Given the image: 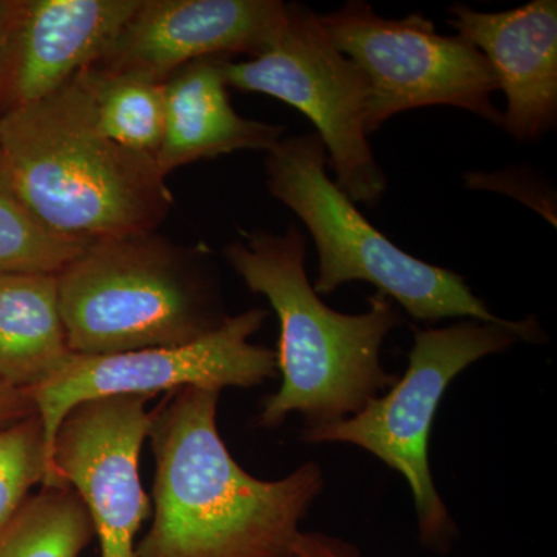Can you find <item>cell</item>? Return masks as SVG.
<instances>
[{
	"mask_svg": "<svg viewBox=\"0 0 557 557\" xmlns=\"http://www.w3.org/2000/svg\"><path fill=\"white\" fill-rule=\"evenodd\" d=\"M13 9L14 0H0V27L10 21Z\"/></svg>",
	"mask_w": 557,
	"mask_h": 557,
	"instance_id": "603a6c76",
	"label": "cell"
},
{
	"mask_svg": "<svg viewBox=\"0 0 557 557\" xmlns=\"http://www.w3.org/2000/svg\"><path fill=\"white\" fill-rule=\"evenodd\" d=\"M146 395H115L75 406L58 428L53 471L89 512L101 557H137V536L150 500L139 479L148 438Z\"/></svg>",
	"mask_w": 557,
	"mask_h": 557,
	"instance_id": "30bf717a",
	"label": "cell"
},
{
	"mask_svg": "<svg viewBox=\"0 0 557 557\" xmlns=\"http://www.w3.org/2000/svg\"><path fill=\"white\" fill-rule=\"evenodd\" d=\"M519 339L536 343V319L480 322L474 319L443 329L413 330L409 368L386 394L364 409L327 426L304 429L306 443H347L368 450L409 483L416 508L418 537L424 547L446 555L457 527L440 497L431 463L432 423L449 384L472 362L507 350Z\"/></svg>",
	"mask_w": 557,
	"mask_h": 557,
	"instance_id": "8992f818",
	"label": "cell"
},
{
	"mask_svg": "<svg viewBox=\"0 0 557 557\" xmlns=\"http://www.w3.org/2000/svg\"><path fill=\"white\" fill-rule=\"evenodd\" d=\"M228 57L194 61L164 83V132L157 163L164 174L237 150L269 152L285 127L249 120L234 110L223 76Z\"/></svg>",
	"mask_w": 557,
	"mask_h": 557,
	"instance_id": "5bb4252c",
	"label": "cell"
},
{
	"mask_svg": "<svg viewBox=\"0 0 557 557\" xmlns=\"http://www.w3.org/2000/svg\"><path fill=\"white\" fill-rule=\"evenodd\" d=\"M287 20L281 0H141L116 38L91 65L166 83L190 62L245 54L276 42Z\"/></svg>",
	"mask_w": 557,
	"mask_h": 557,
	"instance_id": "8fae6325",
	"label": "cell"
},
{
	"mask_svg": "<svg viewBox=\"0 0 557 557\" xmlns=\"http://www.w3.org/2000/svg\"><path fill=\"white\" fill-rule=\"evenodd\" d=\"M267 188L309 230L318 251L313 288L332 295L348 282H368L418 321L469 318L502 322L465 278L403 251L359 211L327 175L318 134L282 138L267 152Z\"/></svg>",
	"mask_w": 557,
	"mask_h": 557,
	"instance_id": "5b68a950",
	"label": "cell"
},
{
	"mask_svg": "<svg viewBox=\"0 0 557 557\" xmlns=\"http://www.w3.org/2000/svg\"><path fill=\"white\" fill-rule=\"evenodd\" d=\"M141 0H16L0 115L46 100L95 64Z\"/></svg>",
	"mask_w": 557,
	"mask_h": 557,
	"instance_id": "7c38bea8",
	"label": "cell"
},
{
	"mask_svg": "<svg viewBox=\"0 0 557 557\" xmlns=\"http://www.w3.org/2000/svg\"><path fill=\"white\" fill-rule=\"evenodd\" d=\"M319 21L368 79V134L399 112L431 106L468 110L502 126L491 100L496 73L469 40L438 35L434 22L418 13L387 20L362 0L319 14Z\"/></svg>",
	"mask_w": 557,
	"mask_h": 557,
	"instance_id": "ba28073f",
	"label": "cell"
},
{
	"mask_svg": "<svg viewBox=\"0 0 557 557\" xmlns=\"http://www.w3.org/2000/svg\"><path fill=\"white\" fill-rule=\"evenodd\" d=\"M62 486L54 475L38 413L0 429V530L30 497L33 486Z\"/></svg>",
	"mask_w": 557,
	"mask_h": 557,
	"instance_id": "d6986e66",
	"label": "cell"
},
{
	"mask_svg": "<svg viewBox=\"0 0 557 557\" xmlns=\"http://www.w3.org/2000/svg\"><path fill=\"white\" fill-rule=\"evenodd\" d=\"M0 171L42 225L86 245L156 233L174 205L153 157L98 129L76 75L0 115Z\"/></svg>",
	"mask_w": 557,
	"mask_h": 557,
	"instance_id": "3957f363",
	"label": "cell"
},
{
	"mask_svg": "<svg viewBox=\"0 0 557 557\" xmlns=\"http://www.w3.org/2000/svg\"><path fill=\"white\" fill-rule=\"evenodd\" d=\"M219 388L168 392L150 412L153 522L137 557H289L324 490L314 461L260 480L234 460L218 428Z\"/></svg>",
	"mask_w": 557,
	"mask_h": 557,
	"instance_id": "6da1fadb",
	"label": "cell"
},
{
	"mask_svg": "<svg viewBox=\"0 0 557 557\" xmlns=\"http://www.w3.org/2000/svg\"><path fill=\"white\" fill-rule=\"evenodd\" d=\"M36 413L28 392L20 391L0 381V429Z\"/></svg>",
	"mask_w": 557,
	"mask_h": 557,
	"instance_id": "44dd1931",
	"label": "cell"
},
{
	"mask_svg": "<svg viewBox=\"0 0 557 557\" xmlns=\"http://www.w3.org/2000/svg\"><path fill=\"white\" fill-rule=\"evenodd\" d=\"M86 248L42 225L0 171V276L58 274Z\"/></svg>",
	"mask_w": 557,
	"mask_h": 557,
	"instance_id": "ac0fdd59",
	"label": "cell"
},
{
	"mask_svg": "<svg viewBox=\"0 0 557 557\" xmlns=\"http://www.w3.org/2000/svg\"><path fill=\"white\" fill-rule=\"evenodd\" d=\"M70 357L57 274L0 276V381L32 391Z\"/></svg>",
	"mask_w": 557,
	"mask_h": 557,
	"instance_id": "9a60e30c",
	"label": "cell"
},
{
	"mask_svg": "<svg viewBox=\"0 0 557 557\" xmlns=\"http://www.w3.org/2000/svg\"><path fill=\"white\" fill-rule=\"evenodd\" d=\"M289 557H299V556H298V555H295V553H293V555H292V556H289Z\"/></svg>",
	"mask_w": 557,
	"mask_h": 557,
	"instance_id": "cb8c5ba5",
	"label": "cell"
},
{
	"mask_svg": "<svg viewBox=\"0 0 557 557\" xmlns=\"http://www.w3.org/2000/svg\"><path fill=\"white\" fill-rule=\"evenodd\" d=\"M94 539L78 494L70 486H42L0 530V557H79Z\"/></svg>",
	"mask_w": 557,
	"mask_h": 557,
	"instance_id": "e0dca14e",
	"label": "cell"
},
{
	"mask_svg": "<svg viewBox=\"0 0 557 557\" xmlns=\"http://www.w3.org/2000/svg\"><path fill=\"white\" fill-rule=\"evenodd\" d=\"M269 317L249 309L230 317L211 335L177 347L143 348L116 355L67 359L57 375L27 391L42 423L53 465V442L65 416L89 399L146 395L197 386L255 387L277 375L276 351L249 343Z\"/></svg>",
	"mask_w": 557,
	"mask_h": 557,
	"instance_id": "9c48e42d",
	"label": "cell"
},
{
	"mask_svg": "<svg viewBox=\"0 0 557 557\" xmlns=\"http://www.w3.org/2000/svg\"><path fill=\"white\" fill-rule=\"evenodd\" d=\"M14 2H16V0H14ZM11 16H13V13H11ZM10 22L11 17L5 25L0 27V95H2L3 76H5L7 44H9Z\"/></svg>",
	"mask_w": 557,
	"mask_h": 557,
	"instance_id": "7402d4cb",
	"label": "cell"
},
{
	"mask_svg": "<svg viewBox=\"0 0 557 557\" xmlns=\"http://www.w3.org/2000/svg\"><path fill=\"white\" fill-rule=\"evenodd\" d=\"M209 255L157 233L87 245L57 274L70 351L186 346L214 333L230 314Z\"/></svg>",
	"mask_w": 557,
	"mask_h": 557,
	"instance_id": "277c9868",
	"label": "cell"
},
{
	"mask_svg": "<svg viewBox=\"0 0 557 557\" xmlns=\"http://www.w3.org/2000/svg\"><path fill=\"white\" fill-rule=\"evenodd\" d=\"M226 86L269 95L300 110L324 143L336 186L355 203H380L387 178L369 145V84L336 49L319 14L287 3V20L274 46L251 60L223 62Z\"/></svg>",
	"mask_w": 557,
	"mask_h": 557,
	"instance_id": "52a82bcc",
	"label": "cell"
},
{
	"mask_svg": "<svg viewBox=\"0 0 557 557\" xmlns=\"http://www.w3.org/2000/svg\"><path fill=\"white\" fill-rule=\"evenodd\" d=\"M448 24L482 51L507 95L502 127L522 143L537 141L557 123V2L482 13L454 3Z\"/></svg>",
	"mask_w": 557,
	"mask_h": 557,
	"instance_id": "4fadbf2b",
	"label": "cell"
},
{
	"mask_svg": "<svg viewBox=\"0 0 557 557\" xmlns=\"http://www.w3.org/2000/svg\"><path fill=\"white\" fill-rule=\"evenodd\" d=\"M240 234L244 239L226 245L223 256L252 293L269 299L281 325L282 383L263 401L259 428L282 426L293 412L302 416L306 429L327 426L394 386L398 376L381 364V347L405 321L387 296H370L364 313H339L322 302L307 276V242L298 226L285 234Z\"/></svg>",
	"mask_w": 557,
	"mask_h": 557,
	"instance_id": "7a4b0ae2",
	"label": "cell"
},
{
	"mask_svg": "<svg viewBox=\"0 0 557 557\" xmlns=\"http://www.w3.org/2000/svg\"><path fill=\"white\" fill-rule=\"evenodd\" d=\"M293 553L299 557H361L359 549L350 542L318 531H300Z\"/></svg>",
	"mask_w": 557,
	"mask_h": 557,
	"instance_id": "ffe728a7",
	"label": "cell"
},
{
	"mask_svg": "<svg viewBox=\"0 0 557 557\" xmlns=\"http://www.w3.org/2000/svg\"><path fill=\"white\" fill-rule=\"evenodd\" d=\"M98 129L134 152L157 160L164 132V83L89 65L76 73Z\"/></svg>",
	"mask_w": 557,
	"mask_h": 557,
	"instance_id": "2e32d148",
	"label": "cell"
}]
</instances>
